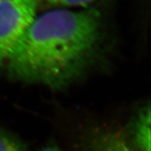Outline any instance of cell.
I'll return each mask as SVG.
<instances>
[{"instance_id": "6da1fadb", "label": "cell", "mask_w": 151, "mask_h": 151, "mask_svg": "<svg viewBox=\"0 0 151 151\" xmlns=\"http://www.w3.org/2000/svg\"><path fill=\"white\" fill-rule=\"evenodd\" d=\"M104 32L95 8H64L36 16L7 60L12 79L52 89L70 85L102 55Z\"/></svg>"}, {"instance_id": "7a4b0ae2", "label": "cell", "mask_w": 151, "mask_h": 151, "mask_svg": "<svg viewBox=\"0 0 151 151\" xmlns=\"http://www.w3.org/2000/svg\"><path fill=\"white\" fill-rule=\"evenodd\" d=\"M42 0H0V65L6 63Z\"/></svg>"}, {"instance_id": "3957f363", "label": "cell", "mask_w": 151, "mask_h": 151, "mask_svg": "<svg viewBox=\"0 0 151 151\" xmlns=\"http://www.w3.org/2000/svg\"><path fill=\"white\" fill-rule=\"evenodd\" d=\"M129 143L137 151H150V107L139 109L129 129Z\"/></svg>"}, {"instance_id": "277c9868", "label": "cell", "mask_w": 151, "mask_h": 151, "mask_svg": "<svg viewBox=\"0 0 151 151\" xmlns=\"http://www.w3.org/2000/svg\"><path fill=\"white\" fill-rule=\"evenodd\" d=\"M91 151H137L127 137L116 132H102L94 137Z\"/></svg>"}, {"instance_id": "5b68a950", "label": "cell", "mask_w": 151, "mask_h": 151, "mask_svg": "<svg viewBox=\"0 0 151 151\" xmlns=\"http://www.w3.org/2000/svg\"><path fill=\"white\" fill-rule=\"evenodd\" d=\"M0 151H26L19 139L0 127Z\"/></svg>"}, {"instance_id": "8992f818", "label": "cell", "mask_w": 151, "mask_h": 151, "mask_svg": "<svg viewBox=\"0 0 151 151\" xmlns=\"http://www.w3.org/2000/svg\"><path fill=\"white\" fill-rule=\"evenodd\" d=\"M48 5L56 6L59 8H66V7H73V6H83L86 7L96 0H42Z\"/></svg>"}, {"instance_id": "52a82bcc", "label": "cell", "mask_w": 151, "mask_h": 151, "mask_svg": "<svg viewBox=\"0 0 151 151\" xmlns=\"http://www.w3.org/2000/svg\"><path fill=\"white\" fill-rule=\"evenodd\" d=\"M40 151H63L58 147H48L46 148H43Z\"/></svg>"}]
</instances>
